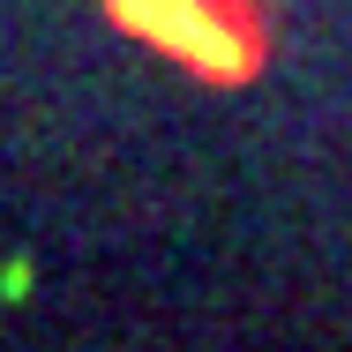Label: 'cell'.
Masks as SVG:
<instances>
[{"instance_id": "obj_1", "label": "cell", "mask_w": 352, "mask_h": 352, "mask_svg": "<svg viewBox=\"0 0 352 352\" xmlns=\"http://www.w3.org/2000/svg\"><path fill=\"white\" fill-rule=\"evenodd\" d=\"M113 15H120V30L165 45L173 60H188L210 82H240L255 68V38L232 0H113Z\"/></svg>"}]
</instances>
